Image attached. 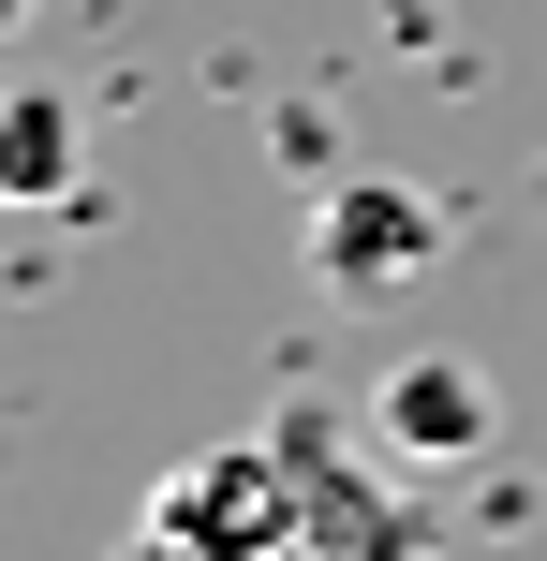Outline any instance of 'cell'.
<instances>
[{
    "mask_svg": "<svg viewBox=\"0 0 547 561\" xmlns=\"http://www.w3.org/2000/svg\"><path fill=\"white\" fill-rule=\"evenodd\" d=\"M148 547L163 561H296V458L282 444H223L193 473H163Z\"/></svg>",
    "mask_w": 547,
    "mask_h": 561,
    "instance_id": "1",
    "label": "cell"
},
{
    "mask_svg": "<svg viewBox=\"0 0 547 561\" xmlns=\"http://www.w3.org/2000/svg\"><path fill=\"white\" fill-rule=\"evenodd\" d=\"M266 444L296 458V561H430V547H444L385 473H355V458H341V414H311V399H296Z\"/></svg>",
    "mask_w": 547,
    "mask_h": 561,
    "instance_id": "2",
    "label": "cell"
},
{
    "mask_svg": "<svg viewBox=\"0 0 547 561\" xmlns=\"http://www.w3.org/2000/svg\"><path fill=\"white\" fill-rule=\"evenodd\" d=\"M444 193H414V178H326L311 207V280L326 296H400V280L444 266Z\"/></svg>",
    "mask_w": 547,
    "mask_h": 561,
    "instance_id": "3",
    "label": "cell"
},
{
    "mask_svg": "<svg viewBox=\"0 0 547 561\" xmlns=\"http://www.w3.org/2000/svg\"><path fill=\"white\" fill-rule=\"evenodd\" d=\"M371 428H385L400 458H489V428H503V385H489L474 355H400V369L371 385Z\"/></svg>",
    "mask_w": 547,
    "mask_h": 561,
    "instance_id": "4",
    "label": "cell"
},
{
    "mask_svg": "<svg viewBox=\"0 0 547 561\" xmlns=\"http://www.w3.org/2000/svg\"><path fill=\"white\" fill-rule=\"evenodd\" d=\"M0 193L15 207H75V89H15V118H0Z\"/></svg>",
    "mask_w": 547,
    "mask_h": 561,
    "instance_id": "5",
    "label": "cell"
}]
</instances>
